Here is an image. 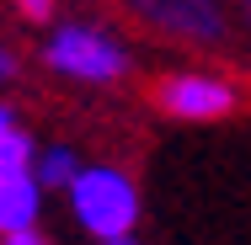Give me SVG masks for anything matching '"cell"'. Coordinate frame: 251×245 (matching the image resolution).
<instances>
[{"label":"cell","instance_id":"9","mask_svg":"<svg viewBox=\"0 0 251 245\" xmlns=\"http://www.w3.org/2000/svg\"><path fill=\"white\" fill-rule=\"evenodd\" d=\"M22 123H16V112H11V101H0V139H11Z\"/></svg>","mask_w":251,"mask_h":245},{"label":"cell","instance_id":"1","mask_svg":"<svg viewBox=\"0 0 251 245\" xmlns=\"http://www.w3.org/2000/svg\"><path fill=\"white\" fill-rule=\"evenodd\" d=\"M43 64L75 86H112V80L128 75L134 53L112 27H101L91 16H75V22H53V32L43 38Z\"/></svg>","mask_w":251,"mask_h":245},{"label":"cell","instance_id":"4","mask_svg":"<svg viewBox=\"0 0 251 245\" xmlns=\"http://www.w3.org/2000/svg\"><path fill=\"white\" fill-rule=\"evenodd\" d=\"M160 112L182 117V123H214V117H230L235 112V86L214 69H176L155 86Z\"/></svg>","mask_w":251,"mask_h":245},{"label":"cell","instance_id":"5","mask_svg":"<svg viewBox=\"0 0 251 245\" xmlns=\"http://www.w3.org/2000/svg\"><path fill=\"white\" fill-rule=\"evenodd\" d=\"M43 187L32 176L22 181H0V240H16V235H38V219H43Z\"/></svg>","mask_w":251,"mask_h":245},{"label":"cell","instance_id":"3","mask_svg":"<svg viewBox=\"0 0 251 245\" xmlns=\"http://www.w3.org/2000/svg\"><path fill=\"white\" fill-rule=\"evenodd\" d=\"M134 22H145L155 32L176 38V43H198L214 48L230 32V5L225 0H118Z\"/></svg>","mask_w":251,"mask_h":245},{"label":"cell","instance_id":"2","mask_svg":"<svg viewBox=\"0 0 251 245\" xmlns=\"http://www.w3.org/2000/svg\"><path fill=\"white\" fill-rule=\"evenodd\" d=\"M70 202V219L91 235L97 245L112 240H134V224H139V187L123 165H86L80 181L64 192Z\"/></svg>","mask_w":251,"mask_h":245},{"label":"cell","instance_id":"11","mask_svg":"<svg viewBox=\"0 0 251 245\" xmlns=\"http://www.w3.org/2000/svg\"><path fill=\"white\" fill-rule=\"evenodd\" d=\"M112 245H139V240H112Z\"/></svg>","mask_w":251,"mask_h":245},{"label":"cell","instance_id":"8","mask_svg":"<svg viewBox=\"0 0 251 245\" xmlns=\"http://www.w3.org/2000/svg\"><path fill=\"white\" fill-rule=\"evenodd\" d=\"M16 75H22V59H16V53H11L5 43H0V86H11Z\"/></svg>","mask_w":251,"mask_h":245},{"label":"cell","instance_id":"6","mask_svg":"<svg viewBox=\"0 0 251 245\" xmlns=\"http://www.w3.org/2000/svg\"><path fill=\"white\" fill-rule=\"evenodd\" d=\"M80 149L75 144H38V160H32V181L43 187V192H70L75 181H80Z\"/></svg>","mask_w":251,"mask_h":245},{"label":"cell","instance_id":"7","mask_svg":"<svg viewBox=\"0 0 251 245\" xmlns=\"http://www.w3.org/2000/svg\"><path fill=\"white\" fill-rule=\"evenodd\" d=\"M16 11H22L27 22H53V11H59V0H16Z\"/></svg>","mask_w":251,"mask_h":245},{"label":"cell","instance_id":"10","mask_svg":"<svg viewBox=\"0 0 251 245\" xmlns=\"http://www.w3.org/2000/svg\"><path fill=\"white\" fill-rule=\"evenodd\" d=\"M0 245H49L43 235H16V240H0Z\"/></svg>","mask_w":251,"mask_h":245}]
</instances>
